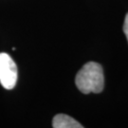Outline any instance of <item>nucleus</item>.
Wrapping results in <instances>:
<instances>
[{"mask_svg":"<svg viewBox=\"0 0 128 128\" xmlns=\"http://www.w3.org/2000/svg\"><path fill=\"white\" fill-rule=\"evenodd\" d=\"M76 86L84 94L100 93L104 86V70L96 62L86 63L79 70L75 78Z\"/></svg>","mask_w":128,"mask_h":128,"instance_id":"f257e3e1","label":"nucleus"},{"mask_svg":"<svg viewBox=\"0 0 128 128\" xmlns=\"http://www.w3.org/2000/svg\"><path fill=\"white\" fill-rule=\"evenodd\" d=\"M17 66L7 53H0V84L6 89H12L17 82Z\"/></svg>","mask_w":128,"mask_h":128,"instance_id":"f03ea898","label":"nucleus"},{"mask_svg":"<svg viewBox=\"0 0 128 128\" xmlns=\"http://www.w3.org/2000/svg\"><path fill=\"white\" fill-rule=\"evenodd\" d=\"M52 126L54 128H82L79 122L64 114L56 115L52 120Z\"/></svg>","mask_w":128,"mask_h":128,"instance_id":"7ed1b4c3","label":"nucleus"},{"mask_svg":"<svg viewBox=\"0 0 128 128\" xmlns=\"http://www.w3.org/2000/svg\"><path fill=\"white\" fill-rule=\"evenodd\" d=\"M124 33H125V36H126V38H127V41H128V14H126L125 19H124Z\"/></svg>","mask_w":128,"mask_h":128,"instance_id":"20e7f679","label":"nucleus"}]
</instances>
